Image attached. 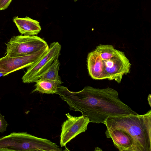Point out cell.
Here are the masks:
<instances>
[{
    "mask_svg": "<svg viewBox=\"0 0 151 151\" xmlns=\"http://www.w3.org/2000/svg\"><path fill=\"white\" fill-rule=\"evenodd\" d=\"M107 138H111L115 147L120 151H138L133 141L122 130L107 128L105 132Z\"/></svg>",
    "mask_w": 151,
    "mask_h": 151,
    "instance_id": "obj_9",
    "label": "cell"
},
{
    "mask_svg": "<svg viewBox=\"0 0 151 151\" xmlns=\"http://www.w3.org/2000/svg\"><path fill=\"white\" fill-rule=\"evenodd\" d=\"M4 116H2L0 111V132L3 133L6 131L8 124L4 118Z\"/></svg>",
    "mask_w": 151,
    "mask_h": 151,
    "instance_id": "obj_13",
    "label": "cell"
},
{
    "mask_svg": "<svg viewBox=\"0 0 151 151\" xmlns=\"http://www.w3.org/2000/svg\"><path fill=\"white\" fill-rule=\"evenodd\" d=\"M49 46L27 55L14 57L7 55L0 58V72L7 75L15 71L32 65L48 51Z\"/></svg>",
    "mask_w": 151,
    "mask_h": 151,
    "instance_id": "obj_7",
    "label": "cell"
},
{
    "mask_svg": "<svg viewBox=\"0 0 151 151\" xmlns=\"http://www.w3.org/2000/svg\"><path fill=\"white\" fill-rule=\"evenodd\" d=\"M13 21L19 32L24 35H37L41 29L40 23L38 21L33 19L27 16L23 18L16 17H14Z\"/></svg>",
    "mask_w": 151,
    "mask_h": 151,
    "instance_id": "obj_10",
    "label": "cell"
},
{
    "mask_svg": "<svg viewBox=\"0 0 151 151\" xmlns=\"http://www.w3.org/2000/svg\"><path fill=\"white\" fill-rule=\"evenodd\" d=\"M6 76V73L4 72H0V77L1 76Z\"/></svg>",
    "mask_w": 151,
    "mask_h": 151,
    "instance_id": "obj_16",
    "label": "cell"
},
{
    "mask_svg": "<svg viewBox=\"0 0 151 151\" xmlns=\"http://www.w3.org/2000/svg\"><path fill=\"white\" fill-rule=\"evenodd\" d=\"M106 128L122 130L134 142L138 151H151V110L142 115L109 116Z\"/></svg>",
    "mask_w": 151,
    "mask_h": 151,
    "instance_id": "obj_3",
    "label": "cell"
},
{
    "mask_svg": "<svg viewBox=\"0 0 151 151\" xmlns=\"http://www.w3.org/2000/svg\"><path fill=\"white\" fill-rule=\"evenodd\" d=\"M12 0H0V11L8 8Z\"/></svg>",
    "mask_w": 151,
    "mask_h": 151,
    "instance_id": "obj_14",
    "label": "cell"
},
{
    "mask_svg": "<svg viewBox=\"0 0 151 151\" xmlns=\"http://www.w3.org/2000/svg\"><path fill=\"white\" fill-rule=\"evenodd\" d=\"M65 115L68 118L61 125L60 145L61 147H66V144L87 129L89 119L83 115L73 116L69 113Z\"/></svg>",
    "mask_w": 151,
    "mask_h": 151,
    "instance_id": "obj_8",
    "label": "cell"
},
{
    "mask_svg": "<svg viewBox=\"0 0 151 151\" xmlns=\"http://www.w3.org/2000/svg\"><path fill=\"white\" fill-rule=\"evenodd\" d=\"M151 95L149 94L148 96L147 100L150 106H151Z\"/></svg>",
    "mask_w": 151,
    "mask_h": 151,
    "instance_id": "obj_15",
    "label": "cell"
},
{
    "mask_svg": "<svg viewBox=\"0 0 151 151\" xmlns=\"http://www.w3.org/2000/svg\"><path fill=\"white\" fill-rule=\"evenodd\" d=\"M58 59L55 60L51 65L45 71L40 78L48 80L54 82L59 85L63 82L58 72L60 65Z\"/></svg>",
    "mask_w": 151,
    "mask_h": 151,
    "instance_id": "obj_12",
    "label": "cell"
},
{
    "mask_svg": "<svg viewBox=\"0 0 151 151\" xmlns=\"http://www.w3.org/2000/svg\"><path fill=\"white\" fill-rule=\"evenodd\" d=\"M89 76L93 79H108L119 83L129 73L131 64L124 53L110 45L100 44L89 53L87 58Z\"/></svg>",
    "mask_w": 151,
    "mask_h": 151,
    "instance_id": "obj_2",
    "label": "cell"
},
{
    "mask_svg": "<svg viewBox=\"0 0 151 151\" xmlns=\"http://www.w3.org/2000/svg\"><path fill=\"white\" fill-rule=\"evenodd\" d=\"M74 0V1H77V0Z\"/></svg>",
    "mask_w": 151,
    "mask_h": 151,
    "instance_id": "obj_17",
    "label": "cell"
},
{
    "mask_svg": "<svg viewBox=\"0 0 151 151\" xmlns=\"http://www.w3.org/2000/svg\"><path fill=\"white\" fill-rule=\"evenodd\" d=\"M62 151L56 144L27 132L11 133L0 137V151Z\"/></svg>",
    "mask_w": 151,
    "mask_h": 151,
    "instance_id": "obj_4",
    "label": "cell"
},
{
    "mask_svg": "<svg viewBox=\"0 0 151 151\" xmlns=\"http://www.w3.org/2000/svg\"><path fill=\"white\" fill-rule=\"evenodd\" d=\"M35 83V88L31 93L38 92L42 93L48 94L57 93L59 84L47 80L40 78Z\"/></svg>",
    "mask_w": 151,
    "mask_h": 151,
    "instance_id": "obj_11",
    "label": "cell"
},
{
    "mask_svg": "<svg viewBox=\"0 0 151 151\" xmlns=\"http://www.w3.org/2000/svg\"><path fill=\"white\" fill-rule=\"evenodd\" d=\"M56 94L67 103L70 110L81 112L90 122L105 124L109 116L138 114L120 100L117 91L109 87L86 86L81 91L73 92L60 85Z\"/></svg>",
    "mask_w": 151,
    "mask_h": 151,
    "instance_id": "obj_1",
    "label": "cell"
},
{
    "mask_svg": "<svg viewBox=\"0 0 151 151\" xmlns=\"http://www.w3.org/2000/svg\"><path fill=\"white\" fill-rule=\"evenodd\" d=\"M61 48V45L58 42L51 43L47 52L32 65L27 68L22 78V82L28 83L36 82L53 61L58 59Z\"/></svg>",
    "mask_w": 151,
    "mask_h": 151,
    "instance_id": "obj_6",
    "label": "cell"
},
{
    "mask_svg": "<svg viewBox=\"0 0 151 151\" xmlns=\"http://www.w3.org/2000/svg\"><path fill=\"white\" fill-rule=\"evenodd\" d=\"M6 45V55L11 57L29 55L48 45L39 37L22 35L13 36Z\"/></svg>",
    "mask_w": 151,
    "mask_h": 151,
    "instance_id": "obj_5",
    "label": "cell"
}]
</instances>
